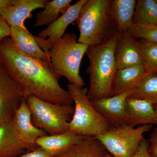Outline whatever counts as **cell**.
Listing matches in <instances>:
<instances>
[{"instance_id": "cell-1", "label": "cell", "mask_w": 157, "mask_h": 157, "mask_svg": "<svg viewBox=\"0 0 157 157\" xmlns=\"http://www.w3.org/2000/svg\"><path fill=\"white\" fill-rule=\"evenodd\" d=\"M0 60L1 66L19 87L25 99L34 96L54 104H73L50 64L22 53L11 38L7 37L0 43Z\"/></svg>"}, {"instance_id": "cell-2", "label": "cell", "mask_w": 157, "mask_h": 157, "mask_svg": "<svg viewBox=\"0 0 157 157\" xmlns=\"http://www.w3.org/2000/svg\"><path fill=\"white\" fill-rule=\"evenodd\" d=\"M118 33L107 42L89 46L86 54L89 60L87 96L91 101L112 97L117 71L115 49Z\"/></svg>"}, {"instance_id": "cell-3", "label": "cell", "mask_w": 157, "mask_h": 157, "mask_svg": "<svg viewBox=\"0 0 157 157\" xmlns=\"http://www.w3.org/2000/svg\"><path fill=\"white\" fill-rule=\"evenodd\" d=\"M76 22L77 42L88 46L103 44L118 33L113 0H87Z\"/></svg>"}, {"instance_id": "cell-4", "label": "cell", "mask_w": 157, "mask_h": 157, "mask_svg": "<svg viewBox=\"0 0 157 157\" xmlns=\"http://www.w3.org/2000/svg\"><path fill=\"white\" fill-rule=\"evenodd\" d=\"M88 47L77 42L75 33L65 34L49 50L48 56L52 72L59 78L65 77L69 84L83 87L84 80L79 72L82 60Z\"/></svg>"}, {"instance_id": "cell-5", "label": "cell", "mask_w": 157, "mask_h": 157, "mask_svg": "<svg viewBox=\"0 0 157 157\" xmlns=\"http://www.w3.org/2000/svg\"><path fill=\"white\" fill-rule=\"evenodd\" d=\"M67 90L74 105L69 130L85 137H96L108 131L110 126L93 106L87 96L88 89L69 84Z\"/></svg>"}, {"instance_id": "cell-6", "label": "cell", "mask_w": 157, "mask_h": 157, "mask_svg": "<svg viewBox=\"0 0 157 157\" xmlns=\"http://www.w3.org/2000/svg\"><path fill=\"white\" fill-rule=\"evenodd\" d=\"M32 113L33 124L48 135H56L69 130L73 117V105L54 104L34 96L26 99Z\"/></svg>"}, {"instance_id": "cell-7", "label": "cell", "mask_w": 157, "mask_h": 157, "mask_svg": "<svg viewBox=\"0 0 157 157\" xmlns=\"http://www.w3.org/2000/svg\"><path fill=\"white\" fill-rule=\"evenodd\" d=\"M152 128L151 124L137 127L128 124L110 127L108 131L96 138L112 157H131L136 153L144 139V134Z\"/></svg>"}, {"instance_id": "cell-8", "label": "cell", "mask_w": 157, "mask_h": 157, "mask_svg": "<svg viewBox=\"0 0 157 157\" xmlns=\"http://www.w3.org/2000/svg\"><path fill=\"white\" fill-rule=\"evenodd\" d=\"M87 0H79L70 6L67 10L54 22L41 31L35 39L40 47L48 56L51 47L64 36L68 26L76 22L82 6Z\"/></svg>"}, {"instance_id": "cell-9", "label": "cell", "mask_w": 157, "mask_h": 157, "mask_svg": "<svg viewBox=\"0 0 157 157\" xmlns=\"http://www.w3.org/2000/svg\"><path fill=\"white\" fill-rule=\"evenodd\" d=\"M133 89L117 95L91 101L95 109L106 120L110 127H118L127 124L126 103Z\"/></svg>"}, {"instance_id": "cell-10", "label": "cell", "mask_w": 157, "mask_h": 157, "mask_svg": "<svg viewBox=\"0 0 157 157\" xmlns=\"http://www.w3.org/2000/svg\"><path fill=\"white\" fill-rule=\"evenodd\" d=\"M22 93L1 66L0 70V121H11L24 99Z\"/></svg>"}, {"instance_id": "cell-11", "label": "cell", "mask_w": 157, "mask_h": 157, "mask_svg": "<svg viewBox=\"0 0 157 157\" xmlns=\"http://www.w3.org/2000/svg\"><path fill=\"white\" fill-rule=\"evenodd\" d=\"M12 123L21 140L33 148L38 147L36 144L38 138L48 135L33 124L31 110L25 99L15 111Z\"/></svg>"}, {"instance_id": "cell-12", "label": "cell", "mask_w": 157, "mask_h": 157, "mask_svg": "<svg viewBox=\"0 0 157 157\" xmlns=\"http://www.w3.org/2000/svg\"><path fill=\"white\" fill-rule=\"evenodd\" d=\"M48 0H11L9 6L1 9L0 16L11 26H17L25 30V20L33 17L34 10L43 9Z\"/></svg>"}, {"instance_id": "cell-13", "label": "cell", "mask_w": 157, "mask_h": 157, "mask_svg": "<svg viewBox=\"0 0 157 157\" xmlns=\"http://www.w3.org/2000/svg\"><path fill=\"white\" fill-rule=\"evenodd\" d=\"M115 58L117 70L143 66L138 39L128 30L118 33Z\"/></svg>"}, {"instance_id": "cell-14", "label": "cell", "mask_w": 157, "mask_h": 157, "mask_svg": "<svg viewBox=\"0 0 157 157\" xmlns=\"http://www.w3.org/2000/svg\"><path fill=\"white\" fill-rule=\"evenodd\" d=\"M33 149L21 140L12 120L0 121V157H17Z\"/></svg>"}, {"instance_id": "cell-15", "label": "cell", "mask_w": 157, "mask_h": 157, "mask_svg": "<svg viewBox=\"0 0 157 157\" xmlns=\"http://www.w3.org/2000/svg\"><path fill=\"white\" fill-rule=\"evenodd\" d=\"M127 124L133 127L157 125L154 106L148 101L128 98L126 103Z\"/></svg>"}, {"instance_id": "cell-16", "label": "cell", "mask_w": 157, "mask_h": 157, "mask_svg": "<svg viewBox=\"0 0 157 157\" xmlns=\"http://www.w3.org/2000/svg\"><path fill=\"white\" fill-rule=\"evenodd\" d=\"M85 137L69 130L53 135H46L38 138L36 144L52 157L59 155L78 144Z\"/></svg>"}, {"instance_id": "cell-17", "label": "cell", "mask_w": 157, "mask_h": 157, "mask_svg": "<svg viewBox=\"0 0 157 157\" xmlns=\"http://www.w3.org/2000/svg\"><path fill=\"white\" fill-rule=\"evenodd\" d=\"M10 36L14 45L21 52L27 56L50 64L48 55L42 50L35 39V36L29 30H25L19 27L11 26Z\"/></svg>"}, {"instance_id": "cell-18", "label": "cell", "mask_w": 157, "mask_h": 157, "mask_svg": "<svg viewBox=\"0 0 157 157\" xmlns=\"http://www.w3.org/2000/svg\"><path fill=\"white\" fill-rule=\"evenodd\" d=\"M146 74L143 66H134L118 70L114 79L112 96L120 94L134 88Z\"/></svg>"}, {"instance_id": "cell-19", "label": "cell", "mask_w": 157, "mask_h": 157, "mask_svg": "<svg viewBox=\"0 0 157 157\" xmlns=\"http://www.w3.org/2000/svg\"><path fill=\"white\" fill-rule=\"evenodd\" d=\"M109 155L98 138L87 137L55 157H108Z\"/></svg>"}, {"instance_id": "cell-20", "label": "cell", "mask_w": 157, "mask_h": 157, "mask_svg": "<svg viewBox=\"0 0 157 157\" xmlns=\"http://www.w3.org/2000/svg\"><path fill=\"white\" fill-rule=\"evenodd\" d=\"M136 0H113V10L118 33L128 30L133 25Z\"/></svg>"}, {"instance_id": "cell-21", "label": "cell", "mask_w": 157, "mask_h": 157, "mask_svg": "<svg viewBox=\"0 0 157 157\" xmlns=\"http://www.w3.org/2000/svg\"><path fill=\"white\" fill-rule=\"evenodd\" d=\"M72 0H52L47 1L44 10L37 13L34 26L39 27L48 26L54 22L60 14H63L70 6Z\"/></svg>"}, {"instance_id": "cell-22", "label": "cell", "mask_w": 157, "mask_h": 157, "mask_svg": "<svg viewBox=\"0 0 157 157\" xmlns=\"http://www.w3.org/2000/svg\"><path fill=\"white\" fill-rule=\"evenodd\" d=\"M129 98L148 101L157 105V74H146L133 89Z\"/></svg>"}, {"instance_id": "cell-23", "label": "cell", "mask_w": 157, "mask_h": 157, "mask_svg": "<svg viewBox=\"0 0 157 157\" xmlns=\"http://www.w3.org/2000/svg\"><path fill=\"white\" fill-rule=\"evenodd\" d=\"M133 24L157 26V3L155 0H137Z\"/></svg>"}, {"instance_id": "cell-24", "label": "cell", "mask_w": 157, "mask_h": 157, "mask_svg": "<svg viewBox=\"0 0 157 157\" xmlns=\"http://www.w3.org/2000/svg\"><path fill=\"white\" fill-rule=\"evenodd\" d=\"M142 65L147 74H157V43L138 39Z\"/></svg>"}, {"instance_id": "cell-25", "label": "cell", "mask_w": 157, "mask_h": 157, "mask_svg": "<svg viewBox=\"0 0 157 157\" xmlns=\"http://www.w3.org/2000/svg\"><path fill=\"white\" fill-rule=\"evenodd\" d=\"M128 31L136 39L157 43V26L133 24Z\"/></svg>"}, {"instance_id": "cell-26", "label": "cell", "mask_w": 157, "mask_h": 157, "mask_svg": "<svg viewBox=\"0 0 157 157\" xmlns=\"http://www.w3.org/2000/svg\"><path fill=\"white\" fill-rule=\"evenodd\" d=\"M147 140L149 144V153L153 157H157V126L152 130Z\"/></svg>"}, {"instance_id": "cell-27", "label": "cell", "mask_w": 157, "mask_h": 157, "mask_svg": "<svg viewBox=\"0 0 157 157\" xmlns=\"http://www.w3.org/2000/svg\"><path fill=\"white\" fill-rule=\"evenodd\" d=\"M149 144L147 139L144 138L140 143L136 153L131 157H153L148 151ZM108 157H113L109 155Z\"/></svg>"}, {"instance_id": "cell-28", "label": "cell", "mask_w": 157, "mask_h": 157, "mask_svg": "<svg viewBox=\"0 0 157 157\" xmlns=\"http://www.w3.org/2000/svg\"><path fill=\"white\" fill-rule=\"evenodd\" d=\"M17 157H53L44 150L38 147L20 155Z\"/></svg>"}, {"instance_id": "cell-29", "label": "cell", "mask_w": 157, "mask_h": 157, "mask_svg": "<svg viewBox=\"0 0 157 157\" xmlns=\"http://www.w3.org/2000/svg\"><path fill=\"white\" fill-rule=\"evenodd\" d=\"M11 27L0 16V43L5 38L10 36Z\"/></svg>"}, {"instance_id": "cell-30", "label": "cell", "mask_w": 157, "mask_h": 157, "mask_svg": "<svg viewBox=\"0 0 157 157\" xmlns=\"http://www.w3.org/2000/svg\"><path fill=\"white\" fill-rule=\"evenodd\" d=\"M11 2V0H0V11L3 8L10 5Z\"/></svg>"}, {"instance_id": "cell-31", "label": "cell", "mask_w": 157, "mask_h": 157, "mask_svg": "<svg viewBox=\"0 0 157 157\" xmlns=\"http://www.w3.org/2000/svg\"><path fill=\"white\" fill-rule=\"evenodd\" d=\"M155 109L156 113V117H157V105H155L154 106Z\"/></svg>"}, {"instance_id": "cell-32", "label": "cell", "mask_w": 157, "mask_h": 157, "mask_svg": "<svg viewBox=\"0 0 157 157\" xmlns=\"http://www.w3.org/2000/svg\"><path fill=\"white\" fill-rule=\"evenodd\" d=\"M1 60H0V70H1Z\"/></svg>"}, {"instance_id": "cell-33", "label": "cell", "mask_w": 157, "mask_h": 157, "mask_svg": "<svg viewBox=\"0 0 157 157\" xmlns=\"http://www.w3.org/2000/svg\"><path fill=\"white\" fill-rule=\"evenodd\" d=\"M155 2L157 3V0H155Z\"/></svg>"}]
</instances>
